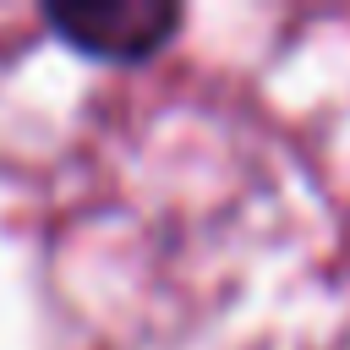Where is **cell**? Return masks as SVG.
<instances>
[{
    "mask_svg": "<svg viewBox=\"0 0 350 350\" xmlns=\"http://www.w3.org/2000/svg\"><path fill=\"white\" fill-rule=\"evenodd\" d=\"M175 5L164 0H93V5H49V27L98 55V60H142L175 33Z\"/></svg>",
    "mask_w": 350,
    "mask_h": 350,
    "instance_id": "6da1fadb",
    "label": "cell"
}]
</instances>
